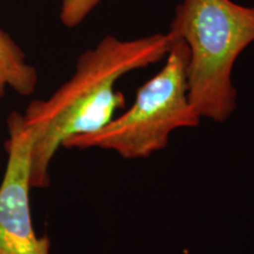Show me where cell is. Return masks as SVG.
Segmentation results:
<instances>
[{
	"instance_id": "6da1fadb",
	"label": "cell",
	"mask_w": 254,
	"mask_h": 254,
	"mask_svg": "<svg viewBox=\"0 0 254 254\" xmlns=\"http://www.w3.org/2000/svg\"><path fill=\"white\" fill-rule=\"evenodd\" d=\"M172 40L168 32L131 40L105 37L79 57L72 77L55 93L30 103L21 114L32 134V189L50 185L51 164L68 139L99 131L125 107L117 81L165 59Z\"/></svg>"
},
{
	"instance_id": "7a4b0ae2",
	"label": "cell",
	"mask_w": 254,
	"mask_h": 254,
	"mask_svg": "<svg viewBox=\"0 0 254 254\" xmlns=\"http://www.w3.org/2000/svg\"><path fill=\"white\" fill-rule=\"evenodd\" d=\"M168 33L189 49L192 106L201 119L226 122L237 109L234 64L254 43V7L232 0H183Z\"/></svg>"
},
{
	"instance_id": "3957f363",
	"label": "cell",
	"mask_w": 254,
	"mask_h": 254,
	"mask_svg": "<svg viewBox=\"0 0 254 254\" xmlns=\"http://www.w3.org/2000/svg\"><path fill=\"white\" fill-rule=\"evenodd\" d=\"M164 67L136 91L135 99L99 131L73 136L65 148H100L124 159H144L164 150L174 131L201 122L189 98L185 41L173 37Z\"/></svg>"
},
{
	"instance_id": "277c9868",
	"label": "cell",
	"mask_w": 254,
	"mask_h": 254,
	"mask_svg": "<svg viewBox=\"0 0 254 254\" xmlns=\"http://www.w3.org/2000/svg\"><path fill=\"white\" fill-rule=\"evenodd\" d=\"M7 134V161L0 183V254H51V239L38 236L32 220V134L23 114H8Z\"/></svg>"
},
{
	"instance_id": "5b68a950",
	"label": "cell",
	"mask_w": 254,
	"mask_h": 254,
	"mask_svg": "<svg viewBox=\"0 0 254 254\" xmlns=\"http://www.w3.org/2000/svg\"><path fill=\"white\" fill-rule=\"evenodd\" d=\"M38 73L26 62V56L6 32L0 30V99L11 88L21 97L36 91Z\"/></svg>"
},
{
	"instance_id": "8992f818",
	"label": "cell",
	"mask_w": 254,
	"mask_h": 254,
	"mask_svg": "<svg viewBox=\"0 0 254 254\" xmlns=\"http://www.w3.org/2000/svg\"><path fill=\"white\" fill-rule=\"evenodd\" d=\"M100 0H63L60 19L66 27L78 26L99 5Z\"/></svg>"
},
{
	"instance_id": "52a82bcc",
	"label": "cell",
	"mask_w": 254,
	"mask_h": 254,
	"mask_svg": "<svg viewBox=\"0 0 254 254\" xmlns=\"http://www.w3.org/2000/svg\"><path fill=\"white\" fill-rule=\"evenodd\" d=\"M1 163H2V160H1V152H0V168H1Z\"/></svg>"
}]
</instances>
